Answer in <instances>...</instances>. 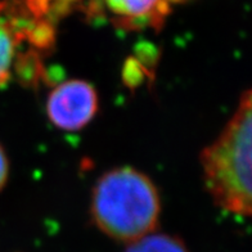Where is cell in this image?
Wrapping results in <instances>:
<instances>
[{
    "mask_svg": "<svg viewBox=\"0 0 252 252\" xmlns=\"http://www.w3.org/2000/svg\"><path fill=\"white\" fill-rule=\"evenodd\" d=\"M98 112V93L84 80H68L54 88L47 102V113L54 126L68 131L83 129Z\"/></svg>",
    "mask_w": 252,
    "mask_h": 252,
    "instance_id": "obj_3",
    "label": "cell"
},
{
    "mask_svg": "<svg viewBox=\"0 0 252 252\" xmlns=\"http://www.w3.org/2000/svg\"><path fill=\"white\" fill-rule=\"evenodd\" d=\"M9 175V161L4 148L0 146V190L4 188Z\"/></svg>",
    "mask_w": 252,
    "mask_h": 252,
    "instance_id": "obj_7",
    "label": "cell"
},
{
    "mask_svg": "<svg viewBox=\"0 0 252 252\" xmlns=\"http://www.w3.org/2000/svg\"><path fill=\"white\" fill-rule=\"evenodd\" d=\"M161 202L150 176L133 167L103 174L92 193L90 214L98 229L119 242H134L157 228Z\"/></svg>",
    "mask_w": 252,
    "mask_h": 252,
    "instance_id": "obj_1",
    "label": "cell"
},
{
    "mask_svg": "<svg viewBox=\"0 0 252 252\" xmlns=\"http://www.w3.org/2000/svg\"><path fill=\"white\" fill-rule=\"evenodd\" d=\"M251 119V92L246 90L221 134L201 153L203 179L214 202L246 218L252 207Z\"/></svg>",
    "mask_w": 252,
    "mask_h": 252,
    "instance_id": "obj_2",
    "label": "cell"
},
{
    "mask_svg": "<svg viewBox=\"0 0 252 252\" xmlns=\"http://www.w3.org/2000/svg\"><path fill=\"white\" fill-rule=\"evenodd\" d=\"M111 13L127 27L158 24L167 12V0H104Z\"/></svg>",
    "mask_w": 252,
    "mask_h": 252,
    "instance_id": "obj_4",
    "label": "cell"
},
{
    "mask_svg": "<svg viewBox=\"0 0 252 252\" xmlns=\"http://www.w3.org/2000/svg\"><path fill=\"white\" fill-rule=\"evenodd\" d=\"M125 252H189L182 239L170 234L151 233L130 242Z\"/></svg>",
    "mask_w": 252,
    "mask_h": 252,
    "instance_id": "obj_5",
    "label": "cell"
},
{
    "mask_svg": "<svg viewBox=\"0 0 252 252\" xmlns=\"http://www.w3.org/2000/svg\"><path fill=\"white\" fill-rule=\"evenodd\" d=\"M16 54V31L0 17V84L9 77Z\"/></svg>",
    "mask_w": 252,
    "mask_h": 252,
    "instance_id": "obj_6",
    "label": "cell"
}]
</instances>
